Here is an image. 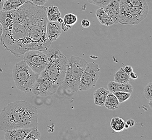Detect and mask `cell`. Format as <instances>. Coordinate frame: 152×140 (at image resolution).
I'll return each mask as SVG.
<instances>
[{
    "label": "cell",
    "instance_id": "ba28073f",
    "mask_svg": "<svg viewBox=\"0 0 152 140\" xmlns=\"http://www.w3.org/2000/svg\"><path fill=\"white\" fill-rule=\"evenodd\" d=\"M24 55V61L36 73L40 74L47 67L48 60L47 54L39 50H30Z\"/></svg>",
    "mask_w": 152,
    "mask_h": 140
},
{
    "label": "cell",
    "instance_id": "f546056e",
    "mask_svg": "<svg viewBox=\"0 0 152 140\" xmlns=\"http://www.w3.org/2000/svg\"><path fill=\"white\" fill-rule=\"evenodd\" d=\"M61 30L64 31H67L69 30L70 29V28H72V26H69V25H67L65 24L64 22L63 23L61 24Z\"/></svg>",
    "mask_w": 152,
    "mask_h": 140
},
{
    "label": "cell",
    "instance_id": "cb8c5ba5",
    "mask_svg": "<svg viewBox=\"0 0 152 140\" xmlns=\"http://www.w3.org/2000/svg\"><path fill=\"white\" fill-rule=\"evenodd\" d=\"M41 138V133L38 131L37 128H33L30 131L28 134L27 135L25 140H38Z\"/></svg>",
    "mask_w": 152,
    "mask_h": 140
},
{
    "label": "cell",
    "instance_id": "30bf717a",
    "mask_svg": "<svg viewBox=\"0 0 152 140\" xmlns=\"http://www.w3.org/2000/svg\"><path fill=\"white\" fill-rule=\"evenodd\" d=\"M120 0H110L107 6L104 8L114 24L119 23Z\"/></svg>",
    "mask_w": 152,
    "mask_h": 140
},
{
    "label": "cell",
    "instance_id": "e0dca14e",
    "mask_svg": "<svg viewBox=\"0 0 152 140\" xmlns=\"http://www.w3.org/2000/svg\"><path fill=\"white\" fill-rule=\"evenodd\" d=\"M26 0H7L4 1L3 4L2 11H10L18 9L24 3L26 2Z\"/></svg>",
    "mask_w": 152,
    "mask_h": 140
},
{
    "label": "cell",
    "instance_id": "8fae6325",
    "mask_svg": "<svg viewBox=\"0 0 152 140\" xmlns=\"http://www.w3.org/2000/svg\"><path fill=\"white\" fill-rule=\"evenodd\" d=\"M48 39L52 42L56 41L61 35V24L57 21H48L46 28Z\"/></svg>",
    "mask_w": 152,
    "mask_h": 140
},
{
    "label": "cell",
    "instance_id": "7c38bea8",
    "mask_svg": "<svg viewBox=\"0 0 152 140\" xmlns=\"http://www.w3.org/2000/svg\"><path fill=\"white\" fill-rule=\"evenodd\" d=\"M32 129H15L5 131L4 139L6 140H25L27 135Z\"/></svg>",
    "mask_w": 152,
    "mask_h": 140
},
{
    "label": "cell",
    "instance_id": "4fadbf2b",
    "mask_svg": "<svg viewBox=\"0 0 152 140\" xmlns=\"http://www.w3.org/2000/svg\"><path fill=\"white\" fill-rule=\"evenodd\" d=\"M108 91L113 93L115 92H126L132 93L133 88L129 82L127 83H118L117 82L112 81L108 82L107 85Z\"/></svg>",
    "mask_w": 152,
    "mask_h": 140
},
{
    "label": "cell",
    "instance_id": "3957f363",
    "mask_svg": "<svg viewBox=\"0 0 152 140\" xmlns=\"http://www.w3.org/2000/svg\"><path fill=\"white\" fill-rule=\"evenodd\" d=\"M48 63L40 74L49 79L54 84L61 86L67 69V59L57 49H53L47 54Z\"/></svg>",
    "mask_w": 152,
    "mask_h": 140
},
{
    "label": "cell",
    "instance_id": "f1b7e54d",
    "mask_svg": "<svg viewBox=\"0 0 152 140\" xmlns=\"http://www.w3.org/2000/svg\"><path fill=\"white\" fill-rule=\"evenodd\" d=\"M123 70L125 71V72H126L129 75V74L131 73L132 71H133V68L131 65H126L123 68Z\"/></svg>",
    "mask_w": 152,
    "mask_h": 140
},
{
    "label": "cell",
    "instance_id": "ffe728a7",
    "mask_svg": "<svg viewBox=\"0 0 152 140\" xmlns=\"http://www.w3.org/2000/svg\"><path fill=\"white\" fill-rule=\"evenodd\" d=\"M114 82L118 83H127L130 79L129 75L127 74L121 67L117 71L114 76Z\"/></svg>",
    "mask_w": 152,
    "mask_h": 140
},
{
    "label": "cell",
    "instance_id": "1f68e13d",
    "mask_svg": "<svg viewBox=\"0 0 152 140\" xmlns=\"http://www.w3.org/2000/svg\"><path fill=\"white\" fill-rule=\"evenodd\" d=\"M129 77L131 79L135 80V79L138 78V76H137V73H135L134 72H133V71H132V72L129 74Z\"/></svg>",
    "mask_w": 152,
    "mask_h": 140
},
{
    "label": "cell",
    "instance_id": "44dd1931",
    "mask_svg": "<svg viewBox=\"0 0 152 140\" xmlns=\"http://www.w3.org/2000/svg\"><path fill=\"white\" fill-rule=\"evenodd\" d=\"M77 20H78L77 16L72 13L66 14L63 18V22L66 24L72 26L76 24Z\"/></svg>",
    "mask_w": 152,
    "mask_h": 140
},
{
    "label": "cell",
    "instance_id": "d4e9b609",
    "mask_svg": "<svg viewBox=\"0 0 152 140\" xmlns=\"http://www.w3.org/2000/svg\"><path fill=\"white\" fill-rule=\"evenodd\" d=\"M88 2L90 4L98 6L100 8H104L106 6L108 5L110 2V0H88Z\"/></svg>",
    "mask_w": 152,
    "mask_h": 140
},
{
    "label": "cell",
    "instance_id": "2e32d148",
    "mask_svg": "<svg viewBox=\"0 0 152 140\" xmlns=\"http://www.w3.org/2000/svg\"><path fill=\"white\" fill-rule=\"evenodd\" d=\"M120 104L117 97L114 96V94L111 92H109L106 97L104 106H105V107L109 110L113 111L119 108Z\"/></svg>",
    "mask_w": 152,
    "mask_h": 140
},
{
    "label": "cell",
    "instance_id": "d6a6232c",
    "mask_svg": "<svg viewBox=\"0 0 152 140\" xmlns=\"http://www.w3.org/2000/svg\"><path fill=\"white\" fill-rule=\"evenodd\" d=\"M4 2V0H0V12H2Z\"/></svg>",
    "mask_w": 152,
    "mask_h": 140
},
{
    "label": "cell",
    "instance_id": "5bb4252c",
    "mask_svg": "<svg viewBox=\"0 0 152 140\" xmlns=\"http://www.w3.org/2000/svg\"><path fill=\"white\" fill-rule=\"evenodd\" d=\"M110 92L104 88H98L94 92V101L95 105L104 106L106 97Z\"/></svg>",
    "mask_w": 152,
    "mask_h": 140
},
{
    "label": "cell",
    "instance_id": "836d02e7",
    "mask_svg": "<svg viewBox=\"0 0 152 140\" xmlns=\"http://www.w3.org/2000/svg\"><path fill=\"white\" fill-rule=\"evenodd\" d=\"M3 32V28L2 24L0 23V37H1V36L2 35Z\"/></svg>",
    "mask_w": 152,
    "mask_h": 140
},
{
    "label": "cell",
    "instance_id": "8992f818",
    "mask_svg": "<svg viewBox=\"0 0 152 140\" xmlns=\"http://www.w3.org/2000/svg\"><path fill=\"white\" fill-rule=\"evenodd\" d=\"M149 8H141L131 6L124 0H120L119 23L137 25L145 19Z\"/></svg>",
    "mask_w": 152,
    "mask_h": 140
},
{
    "label": "cell",
    "instance_id": "4dcf8cb0",
    "mask_svg": "<svg viewBox=\"0 0 152 140\" xmlns=\"http://www.w3.org/2000/svg\"><path fill=\"white\" fill-rule=\"evenodd\" d=\"M126 123L128 125L129 127H133L135 125V121L133 119H129L126 121Z\"/></svg>",
    "mask_w": 152,
    "mask_h": 140
},
{
    "label": "cell",
    "instance_id": "8d00e7d4",
    "mask_svg": "<svg viewBox=\"0 0 152 140\" xmlns=\"http://www.w3.org/2000/svg\"><path fill=\"white\" fill-rule=\"evenodd\" d=\"M4 1H7V0H4Z\"/></svg>",
    "mask_w": 152,
    "mask_h": 140
},
{
    "label": "cell",
    "instance_id": "277c9868",
    "mask_svg": "<svg viewBox=\"0 0 152 140\" xmlns=\"http://www.w3.org/2000/svg\"><path fill=\"white\" fill-rule=\"evenodd\" d=\"M88 61L78 56L72 55L67 59V69L61 86L69 93H75L79 90L82 74Z\"/></svg>",
    "mask_w": 152,
    "mask_h": 140
},
{
    "label": "cell",
    "instance_id": "9a60e30c",
    "mask_svg": "<svg viewBox=\"0 0 152 140\" xmlns=\"http://www.w3.org/2000/svg\"><path fill=\"white\" fill-rule=\"evenodd\" d=\"M96 15L98 20H99L101 24L107 26H111L114 24L104 8H100L99 9H97L96 12Z\"/></svg>",
    "mask_w": 152,
    "mask_h": 140
},
{
    "label": "cell",
    "instance_id": "603a6c76",
    "mask_svg": "<svg viewBox=\"0 0 152 140\" xmlns=\"http://www.w3.org/2000/svg\"><path fill=\"white\" fill-rule=\"evenodd\" d=\"M113 93L114 94V96L117 97L119 102L120 103L125 102V101L129 99L131 96V93L126 92L118 91V92H113Z\"/></svg>",
    "mask_w": 152,
    "mask_h": 140
},
{
    "label": "cell",
    "instance_id": "52a82bcc",
    "mask_svg": "<svg viewBox=\"0 0 152 140\" xmlns=\"http://www.w3.org/2000/svg\"><path fill=\"white\" fill-rule=\"evenodd\" d=\"M100 73V69L98 63H88L81 77L79 90L84 91L94 88L99 78Z\"/></svg>",
    "mask_w": 152,
    "mask_h": 140
},
{
    "label": "cell",
    "instance_id": "4316f807",
    "mask_svg": "<svg viewBox=\"0 0 152 140\" xmlns=\"http://www.w3.org/2000/svg\"><path fill=\"white\" fill-rule=\"evenodd\" d=\"M34 4L38 6H44L48 2V0H31V1Z\"/></svg>",
    "mask_w": 152,
    "mask_h": 140
},
{
    "label": "cell",
    "instance_id": "9c48e42d",
    "mask_svg": "<svg viewBox=\"0 0 152 140\" xmlns=\"http://www.w3.org/2000/svg\"><path fill=\"white\" fill-rule=\"evenodd\" d=\"M59 87L48 78L39 74L31 92L37 96H51L56 93Z\"/></svg>",
    "mask_w": 152,
    "mask_h": 140
},
{
    "label": "cell",
    "instance_id": "ac0fdd59",
    "mask_svg": "<svg viewBox=\"0 0 152 140\" xmlns=\"http://www.w3.org/2000/svg\"><path fill=\"white\" fill-rule=\"evenodd\" d=\"M47 18L48 21H57L59 18L61 17V13L57 6H49L47 8Z\"/></svg>",
    "mask_w": 152,
    "mask_h": 140
},
{
    "label": "cell",
    "instance_id": "d6986e66",
    "mask_svg": "<svg viewBox=\"0 0 152 140\" xmlns=\"http://www.w3.org/2000/svg\"><path fill=\"white\" fill-rule=\"evenodd\" d=\"M125 121L121 117H113L111 121V127L113 131L119 133L125 129Z\"/></svg>",
    "mask_w": 152,
    "mask_h": 140
},
{
    "label": "cell",
    "instance_id": "5b68a950",
    "mask_svg": "<svg viewBox=\"0 0 152 140\" xmlns=\"http://www.w3.org/2000/svg\"><path fill=\"white\" fill-rule=\"evenodd\" d=\"M12 76L16 87L23 92L28 93L31 91L39 74L33 71L24 61H22L14 65Z\"/></svg>",
    "mask_w": 152,
    "mask_h": 140
},
{
    "label": "cell",
    "instance_id": "e575fe53",
    "mask_svg": "<svg viewBox=\"0 0 152 140\" xmlns=\"http://www.w3.org/2000/svg\"><path fill=\"white\" fill-rule=\"evenodd\" d=\"M57 21V22H58L59 23L61 24V23H63V18H62L61 17V18H59Z\"/></svg>",
    "mask_w": 152,
    "mask_h": 140
},
{
    "label": "cell",
    "instance_id": "7a4b0ae2",
    "mask_svg": "<svg viewBox=\"0 0 152 140\" xmlns=\"http://www.w3.org/2000/svg\"><path fill=\"white\" fill-rule=\"evenodd\" d=\"M38 111L35 106L24 100L10 102L0 114V130L37 128Z\"/></svg>",
    "mask_w": 152,
    "mask_h": 140
},
{
    "label": "cell",
    "instance_id": "6da1fadb",
    "mask_svg": "<svg viewBox=\"0 0 152 140\" xmlns=\"http://www.w3.org/2000/svg\"><path fill=\"white\" fill-rule=\"evenodd\" d=\"M47 7L26 1L18 9L0 12L3 28L1 44L17 58L32 50L47 51L51 42L47 38Z\"/></svg>",
    "mask_w": 152,
    "mask_h": 140
},
{
    "label": "cell",
    "instance_id": "d590c367",
    "mask_svg": "<svg viewBox=\"0 0 152 140\" xmlns=\"http://www.w3.org/2000/svg\"><path fill=\"white\" fill-rule=\"evenodd\" d=\"M27 1H31V0H26Z\"/></svg>",
    "mask_w": 152,
    "mask_h": 140
},
{
    "label": "cell",
    "instance_id": "83f0119b",
    "mask_svg": "<svg viewBox=\"0 0 152 140\" xmlns=\"http://www.w3.org/2000/svg\"><path fill=\"white\" fill-rule=\"evenodd\" d=\"M81 25L84 28H88L91 25L90 21L88 19H84L81 22Z\"/></svg>",
    "mask_w": 152,
    "mask_h": 140
},
{
    "label": "cell",
    "instance_id": "484cf974",
    "mask_svg": "<svg viewBox=\"0 0 152 140\" xmlns=\"http://www.w3.org/2000/svg\"><path fill=\"white\" fill-rule=\"evenodd\" d=\"M152 82H149L144 88V96L147 100L152 101Z\"/></svg>",
    "mask_w": 152,
    "mask_h": 140
},
{
    "label": "cell",
    "instance_id": "7402d4cb",
    "mask_svg": "<svg viewBox=\"0 0 152 140\" xmlns=\"http://www.w3.org/2000/svg\"><path fill=\"white\" fill-rule=\"evenodd\" d=\"M131 6L141 8H149L146 0H124Z\"/></svg>",
    "mask_w": 152,
    "mask_h": 140
}]
</instances>
